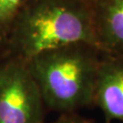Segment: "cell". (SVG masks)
<instances>
[{"label": "cell", "mask_w": 123, "mask_h": 123, "mask_svg": "<svg viewBox=\"0 0 123 123\" xmlns=\"http://www.w3.org/2000/svg\"><path fill=\"white\" fill-rule=\"evenodd\" d=\"M6 42L10 56L25 62L71 44L95 46L89 2L30 0L19 14Z\"/></svg>", "instance_id": "obj_1"}, {"label": "cell", "mask_w": 123, "mask_h": 123, "mask_svg": "<svg viewBox=\"0 0 123 123\" xmlns=\"http://www.w3.org/2000/svg\"><path fill=\"white\" fill-rule=\"evenodd\" d=\"M102 52L77 43L39 54L26 62L47 109L73 113L93 105Z\"/></svg>", "instance_id": "obj_2"}, {"label": "cell", "mask_w": 123, "mask_h": 123, "mask_svg": "<svg viewBox=\"0 0 123 123\" xmlns=\"http://www.w3.org/2000/svg\"><path fill=\"white\" fill-rule=\"evenodd\" d=\"M44 102L25 61L0 63V123H44Z\"/></svg>", "instance_id": "obj_3"}, {"label": "cell", "mask_w": 123, "mask_h": 123, "mask_svg": "<svg viewBox=\"0 0 123 123\" xmlns=\"http://www.w3.org/2000/svg\"><path fill=\"white\" fill-rule=\"evenodd\" d=\"M93 105L102 110L107 123L113 119L123 122V55L102 53Z\"/></svg>", "instance_id": "obj_4"}, {"label": "cell", "mask_w": 123, "mask_h": 123, "mask_svg": "<svg viewBox=\"0 0 123 123\" xmlns=\"http://www.w3.org/2000/svg\"><path fill=\"white\" fill-rule=\"evenodd\" d=\"M94 45L106 55H123V0H90Z\"/></svg>", "instance_id": "obj_5"}, {"label": "cell", "mask_w": 123, "mask_h": 123, "mask_svg": "<svg viewBox=\"0 0 123 123\" xmlns=\"http://www.w3.org/2000/svg\"><path fill=\"white\" fill-rule=\"evenodd\" d=\"M30 0H0V42H6L19 14Z\"/></svg>", "instance_id": "obj_6"}, {"label": "cell", "mask_w": 123, "mask_h": 123, "mask_svg": "<svg viewBox=\"0 0 123 123\" xmlns=\"http://www.w3.org/2000/svg\"><path fill=\"white\" fill-rule=\"evenodd\" d=\"M51 123H95L92 119H88L79 115L77 112L60 114V116L56 120Z\"/></svg>", "instance_id": "obj_7"}, {"label": "cell", "mask_w": 123, "mask_h": 123, "mask_svg": "<svg viewBox=\"0 0 123 123\" xmlns=\"http://www.w3.org/2000/svg\"><path fill=\"white\" fill-rule=\"evenodd\" d=\"M85 1H88V2H89V1H90V0H85Z\"/></svg>", "instance_id": "obj_8"}]
</instances>
